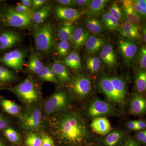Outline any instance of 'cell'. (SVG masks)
<instances>
[{
	"label": "cell",
	"instance_id": "6da1fadb",
	"mask_svg": "<svg viewBox=\"0 0 146 146\" xmlns=\"http://www.w3.org/2000/svg\"><path fill=\"white\" fill-rule=\"evenodd\" d=\"M54 115L51 125L53 133L60 140L81 146L90 139L92 135L90 127L78 112L65 110Z\"/></svg>",
	"mask_w": 146,
	"mask_h": 146
},
{
	"label": "cell",
	"instance_id": "7a4b0ae2",
	"mask_svg": "<svg viewBox=\"0 0 146 146\" xmlns=\"http://www.w3.org/2000/svg\"><path fill=\"white\" fill-rule=\"evenodd\" d=\"M73 98L67 91L61 90L50 97L45 102V112L48 115L65 111L73 101Z\"/></svg>",
	"mask_w": 146,
	"mask_h": 146
},
{
	"label": "cell",
	"instance_id": "3957f363",
	"mask_svg": "<svg viewBox=\"0 0 146 146\" xmlns=\"http://www.w3.org/2000/svg\"><path fill=\"white\" fill-rule=\"evenodd\" d=\"M35 42L36 49L43 53L49 52L53 44L54 30L50 23L39 27L34 33Z\"/></svg>",
	"mask_w": 146,
	"mask_h": 146
},
{
	"label": "cell",
	"instance_id": "277c9868",
	"mask_svg": "<svg viewBox=\"0 0 146 146\" xmlns=\"http://www.w3.org/2000/svg\"><path fill=\"white\" fill-rule=\"evenodd\" d=\"M86 112L88 117L93 119L96 118L116 116L119 113V110L111 103L99 98L94 99L90 102Z\"/></svg>",
	"mask_w": 146,
	"mask_h": 146
},
{
	"label": "cell",
	"instance_id": "5b68a950",
	"mask_svg": "<svg viewBox=\"0 0 146 146\" xmlns=\"http://www.w3.org/2000/svg\"><path fill=\"white\" fill-rule=\"evenodd\" d=\"M14 91L22 100L31 104L36 101L39 98V93L36 86L30 79L26 78L18 84Z\"/></svg>",
	"mask_w": 146,
	"mask_h": 146
},
{
	"label": "cell",
	"instance_id": "8992f818",
	"mask_svg": "<svg viewBox=\"0 0 146 146\" xmlns=\"http://www.w3.org/2000/svg\"><path fill=\"white\" fill-rule=\"evenodd\" d=\"M99 89L110 102L122 106L125 103L116 91L110 79L109 76H102L99 80Z\"/></svg>",
	"mask_w": 146,
	"mask_h": 146
},
{
	"label": "cell",
	"instance_id": "52a82bcc",
	"mask_svg": "<svg viewBox=\"0 0 146 146\" xmlns=\"http://www.w3.org/2000/svg\"><path fill=\"white\" fill-rule=\"evenodd\" d=\"M5 23L9 26L19 28H28L31 26L30 17L17 12L13 7H9L5 13Z\"/></svg>",
	"mask_w": 146,
	"mask_h": 146
},
{
	"label": "cell",
	"instance_id": "ba28073f",
	"mask_svg": "<svg viewBox=\"0 0 146 146\" xmlns=\"http://www.w3.org/2000/svg\"><path fill=\"white\" fill-rule=\"evenodd\" d=\"M74 94L80 99L86 98L92 90V82L88 76L84 74L77 76L71 85Z\"/></svg>",
	"mask_w": 146,
	"mask_h": 146
},
{
	"label": "cell",
	"instance_id": "9c48e42d",
	"mask_svg": "<svg viewBox=\"0 0 146 146\" xmlns=\"http://www.w3.org/2000/svg\"><path fill=\"white\" fill-rule=\"evenodd\" d=\"M25 54L22 51L14 50L7 53L2 57L0 58V62L16 70L22 69Z\"/></svg>",
	"mask_w": 146,
	"mask_h": 146
},
{
	"label": "cell",
	"instance_id": "30bf717a",
	"mask_svg": "<svg viewBox=\"0 0 146 146\" xmlns=\"http://www.w3.org/2000/svg\"><path fill=\"white\" fill-rule=\"evenodd\" d=\"M42 122L41 110L35 107L25 114L22 119V123L24 127L29 130L39 129Z\"/></svg>",
	"mask_w": 146,
	"mask_h": 146
},
{
	"label": "cell",
	"instance_id": "8fae6325",
	"mask_svg": "<svg viewBox=\"0 0 146 146\" xmlns=\"http://www.w3.org/2000/svg\"><path fill=\"white\" fill-rule=\"evenodd\" d=\"M119 49L123 58L127 63L131 62L138 52V47L134 42L129 40H121Z\"/></svg>",
	"mask_w": 146,
	"mask_h": 146
},
{
	"label": "cell",
	"instance_id": "7c38bea8",
	"mask_svg": "<svg viewBox=\"0 0 146 146\" xmlns=\"http://www.w3.org/2000/svg\"><path fill=\"white\" fill-rule=\"evenodd\" d=\"M107 41V39L105 36L91 35L84 44L86 52L89 54H95L102 49Z\"/></svg>",
	"mask_w": 146,
	"mask_h": 146
},
{
	"label": "cell",
	"instance_id": "4fadbf2b",
	"mask_svg": "<svg viewBox=\"0 0 146 146\" xmlns=\"http://www.w3.org/2000/svg\"><path fill=\"white\" fill-rule=\"evenodd\" d=\"M99 58L101 61L108 68H115L117 65V55L110 44H106L102 48Z\"/></svg>",
	"mask_w": 146,
	"mask_h": 146
},
{
	"label": "cell",
	"instance_id": "5bb4252c",
	"mask_svg": "<svg viewBox=\"0 0 146 146\" xmlns=\"http://www.w3.org/2000/svg\"><path fill=\"white\" fill-rule=\"evenodd\" d=\"M55 13L58 18L71 23L78 20L82 15L81 11L78 9L63 6L57 7Z\"/></svg>",
	"mask_w": 146,
	"mask_h": 146
},
{
	"label": "cell",
	"instance_id": "9a60e30c",
	"mask_svg": "<svg viewBox=\"0 0 146 146\" xmlns=\"http://www.w3.org/2000/svg\"><path fill=\"white\" fill-rule=\"evenodd\" d=\"M90 127L94 132L102 136L107 135L112 129L109 121L106 117H98L93 119Z\"/></svg>",
	"mask_w": 146,
	"mask_h": 146
},
{
	"label": "cell",
	"instance_id": "2e32d148",
	"mask_svg": "<svg viewBox=\"0 0 146 146\" xmlns=\"http://www.w3.org/2000/svg\"><path fill=\"white\" fill-rule=\"evenodd\" d=\"M146 110V100L142 94H136L132 96L130 101V112L131 115H141Z\"/></svg>",
	"mask_w": 146,
	"mask_h": 146
},
{
	"label": "cell",
	"instance_id": "e0dca14e",
	"mask_svg": "<svg viewBox=\"0 0 146 146\" xmlns=\"http://www.w3.org/2000/svg\"><path fill=\"white\" fill-rule=\"evenodd\" d=\"M125 135V132L123 131H112L104 136L102 143L104 146H121L124 141Z\"/></svg>",
	"mask_w": 146,
	"mask_h": 146
},
{
	"label": "cell",
	"instance_id": "ac0fdd59",
	"mask_svg": "<svg viewBox=\"0 0 146 146\" xmlns=\"http://www.w3.org/2000/svg\"><path fill=\"white\" fill-rule=\"evenodd\" d=\"M91 35V33L86 29L82 27H78L75 29L71 41L75 48H80L84 46L87 39Z\"/></svg>",
	"mask_w": 146,
	"mask_h": 146
},
{
	"label": "cell",
	"instance_id": "d6986e66",
	"mask_svg": "<svg viewBox=\"0 0 146 146\" xmlns=\"http://www.w3.org/2000/svg\"><path fill=\"white\" fill-rule=\"evenodd\" d=\"M123 6L126 20L138 26L142 22V18L134 10L132 1H123Z\"/></svg>",
	"mask_w": 146,
	"mask_h": 146
},
{
	"label": "cell",
	"instance_id": "ffe728a7",
	"mask_svg": "<svg viewBox=\"0 0 146 146\" xmlns=\"http://www.w3.org/2000/svg\"><path fill=\"white\" fill-rule=\"evenodd\" d=\"M20 35L13 31L4 32L0 35V50L9 48L20 41Z\"/></svg>",
	"mask_w": 146,
	"mask_h": 146
},
{
	"label": "cell",
	"instance_id": "44dd1931",
	"mask_svg": "<svg viewBox=\"0 0 146 146\" xmlns=\"http://www.w3.org/2000/svg\"><path fill=\"white\" fill-rule=\"evenodd\" d=\"M121 32L123 36L131 40H138L141 38L138 26L127 20L123 23Z\"/></svg>",
	"mask_w": 146,
	"mask_h": 146
},
{
	"label": "cell",
	"instance_id": "7402d4cb",
	"mask_svg": "<svg viewBox=\"0 0 146 146\" xmlns=\"http://www.w3.org/2000/svg\"><path fill=\"white\" fill-rule=\"evenodd\" d=\"M52 68L58 80L63 83H68L71 82L72 79L70 74L63 63L59 61H55L53 64Z\"/></svg>",
	"mask_w": 146,
	"mask_h": 146
},
{
	"label": "cell",
	"instance_id": "603a6c76",
	"mask_svg": "<svg viewBox=\"0 0 146 146\" xmlns=\"http://www.w3.org/2000/svg\"><path fill=\"white\" fill-rule=\"evenodd\" d=\"M101 20L105 27L110 30L121 32V27L119 21L113 18L109 11H104L101 14Z\"/></svg>",
	"mask_w": 146,
	"mask_h": 146
},
{
	"label": "cell",
	"instance_id": "cb8c5ba5",
	"mask_svg": "<svg viewBox=\"0 0 146 146\" xmlns=\"http://www.w3.org/2000/svg\"><path fill=\"white\" fill-rule=\"evenodd\" d=\"M64 63L74 70H80L82 67L81 59L78 53L73 51L67 55V57L62 61Z\"/></svg>",
	"mask_w": 146,
	"mask_h": 146
},
{
	"label": "cell",
	"instance_id": "d4e9b609",
	"mask_svg": "<svg viewBox=\"0 0 146 146\" xmlns=\"http://www.w3.org/2000/svg\"><path fill=\"white\" fill-rule=\"evenodd\" d=\"M75 27L72 25V23L67 22L59 29L58 32V38L63 42L71 41Z\"/></svg>",
	"mask_w": 146,
	"mask_h": 146
},
{
	"label": "cell",
	"instance_id": "484cf974",
	"mask_svg": "<svg viewBox=\"0 0 146 146\" xmlns=\"http://www.w3.org/2000/svg\"><path fill=\"white\" fill-rule=\"evenodd\" d=\"M109 1L107 0H93L91 1L89 6L88 12L93 16H98L104 12L105 7Z\"/></svg>",
	"mask_w": 146,
	"mask_h": 146
},
{
	"label": "cell",
	"instance_id": "4316f807",
	"mask_svg": "<svg viewBox=\"0 0 146 146\" xmlns=\"http://www.w3.org/2000/svg\"><path fill=\"white\" fill-rule=\"evenodd\" d=\"M0 104L4 110L9 115L13 116L17 115L21 112L20 106L16 103L9 100L2 99L0 100Z\"/></svg>",
	"mask_w": 146,
	"mask_h": 146
},
{
	"label": "cell",
	"instance_id": "83f0119b",
	"mask_svg": "<svg viewBox=\"0 0 146 146\" xmlns=\"http://www.w3.org/2000/svg\"><path fill=\"white\" fill-rule=\"evenodd\" d=\"M109 77L116 91L122 98L125 101L127 87L125 82L122 78L119 77L109 76Z\"/></svg>",
	"mask_w": 146,
	"mask_h": 146
},
{
	"label": "cell",
	"instance_id": "f1b7e54d",
	"mask_svg": "<svg viewBox=\"0 0 146 146\" xmlns=\"http://www.w3.org/2000/svg\"><path fill=\"white\" fill-rule=\"evenodd\" d=\"M135 84L136 89L139 94H142L146 91V70H139L135 76Z\"/></svg>",
	"mask_w": 146,
	"mask_h": 146
},
{
	"label": "cell",
	"instance_id": "f546056e",
	"mask_svg": "<svg viewBox=\"0 0 146 146\" xmlns=\"http://www.w3.org/2000/svg\"><path fill=\"white\" fill-rule=\"evenodd\" d=\"M85 26L87 30L94 34H100L104 31L102 25L96 18H89L86 21Z\"/></svg>",
	"mask_w": 146,
	"mask_h": 146
},
{
	"label": "cell",
	"instance_id": "4dcf8cb0",
	"mask_svg": "<svg viewBox=\"0 0 146 146\" xmlns=\"http://www.w3.org/2000/svg\"><path fill=\"white\" fill-rule=\"evenodd\" d=\"M86 68L91 74L98 73L101 68V61L98 56L89 58L86 61Z\"/></svg>",
	"mask_w": 146,
	"mask_h": 146
},
{
	"label": "cell",
	"instance_id": "1f68e13d",
	"mask_svg": "<svg viewBox=\"0 0 146 146\" xmlns=\"http://www.w3.org/2000/svg\"><path fill=\"white\" fill-rule=\"evenodd\" d=\"M50 9V7L47 6L44 7L43 8L34 12L32 18L34 23L36 24L43 23L49 16Z\"/></svg>",
	"mask_w": 146,
	"mask_h": 146
},
{
	"label": "cell",
	"instance_id": "d6a6232c",
	"mask_svg": "<svg viewBox=\"0 0 146 146\" xmlns=\"http://www.w3.org/2000/svg\"><path fill=\"white\" fill-rule=\"evenodd\" d=\"M109 12L111 16L118 21L122 19V13L120 7L116 3H112L109 8Z\"/></svg>",
	"mask_w": 146,
	"mask_h": 146
},
{
	"label": "cell",
	"instance_id": "836d02e7",
	"mask_svg": "<svg viewBox=\"0 0 146 146\" xmlns=\"http://www.w3.org/2000/svg\"><path fill=\"white\" fill-rule=\"evenodd\" d=\"M25 143L27 146H41V138L36 133H30L26 138Z\"/></svg>",
	"mask_w": 146,
	"mask_h": 146
},
{
	"label": "cell",
	"instance_id": "e575fe53",
	"mask_svg": "<svg viewBox=\"0 0 146 146\" xmlns=\"http://www.w3.org/2000/svg\"><path fill=\"white\" fill-rule=\"evenodd\" d=\"M138 64L141 70H146V48L143 46L138 52Z\"/></svg>",
	"mask_w": 146,
	"mask_h": 146
},
{
	"label": "cell",
	"instance_id": "d590c367",
	"mask_svg": "<svg viewBox=\"0 0 146 146\" xmlns=\"http://www.w3.org/2000/svg\"><path fill=\"white\" fill-rule=\"evenodd\" d=\"M5 136L11 142L18 143L20 141V137L18 132L11 128H7L4 131Z\"/></svg>",
	"mask_w": 146,
	"mask_h": 146
},
{
	"label": "cell",
	"instance_id": "8d00e7d4",
	"mask_svg": "<svg viewBox=\"0 0 146 146\" xmlns=\"http://www.w3.org/2000/svg\"><path fill=\"white\" fill-rule=\"evenodd\" d=\"M70 48V45L69 42L61 41L58 45V54L60 56H65L68 55Z\"/></svg>",
	"mask_w": 146,
	"mask_h": 146
},
{
	"label": "cell",
	"instance_id": "74e56055",
	"mask_svg": "<svg viewBox=\"0 0 146 146\" xmlns=\"http://www.w3.org/2000/svg\"><path fill=\"white\" fill-rule=\"evenodd\" d=\"M28 65L36 67L39 70L44 66L40 58L34 53H33L31 56Z\"/></svg>",
	"mask_w": 146,
	"mask_h": 146
},
{
	"label": "cell",
	"instance_id": "f35d334b",
	"mask_svg": "<svg viewBox=\"0 0 146 146\" xmlns=\"http://www.w3.org/2000/svg\"><path fill=\"white\" fill-rule=\"evenodd\" d=\"M14 9L17 12L28 16L32 19L33 16L34 12L32 11L30 8L26 7L21 4L16 6Z\"/></svg>",
	"mask_w": 146,
	"mask_h": 146
},
{
	"label": "cell",
	"instance_id": "ab89813d",
	"mask_svg": "<svg viewBox=\"0 0 146 146\" xmlns=\"http://www.w3.org/2000/svg\"><path fill=\"white\" fill-rule=\"evenodd\" d=\"M41 146H55L52 138L48 134L41 133Z\"/></svg>",
	"mask_w": 146,
	"mask_h": 146
},
{
	"label": "cell",
	"instance_id": "60d3db41",
	"mask_svg": "<svg viewBox=\"0 0 146 146\" xmlns=\"http://www.w3.org/2000/svg\"><path fill=\"white\" fill-rule=\"evenodd\" d=\"M49 70V68L47 66H43L40 69L39 73L37 74L39 78L44 81L50 82Z\"/></svg>",
	"mask_w": 146,
	"mask_h": 146
},
{
	"label": "cell",
	"instance_id": "b9f144b4",
	"mask_svg": "<svg viewBox=\"0 0 146 146\" xmlns=\"http://www.w3.org/2000/svg\"><path fill=\"white\" fill-rule=\"evenodd\" d=\"M46 1V0H33L32 1L31 8L33 11L42 7L44 5Z\"/></svg>",
	"mask_w": 146,
	"mask_h": 146
},
{
	"label": "cell",
	"instance_id": "7bdbcfd3",
	"mask_svg": "<svg viewBox=\"0 0 146 146\" xmlns=\"http://www.w3.org/2000/svg\"><path fill=\"white\" fill-rule=\"evenodd\" d=\"M56 1L65 7H70L76 5L75 2L73 0H58Z\"/></svg>",
	"mask_w": 146,
	"mask_h": 146
},
{
	"label": "cell",
	"instance_id": "ee69618b",
	"mask_svg": "<svg viewBox=\"0 0 146 146\" xmlns=\"http://www.w3.org/2000/svg\"><path fill=\"white\" fill-rule=\"evenodd\" d=\"M137 141L138 142H141L143 144L146 143V130H142L140 132H138L136 135Z\"/></svg>",
	"mask_w": 146,
	"mask_h": 146
},
{
	"label": "cell",
	"instance_id": "f6af8a7d",
	"mask_svg": "<svg viewBox=\"0 0 146 146\" xmlns=\"http://www.w3.org/2000/svg\"><path fill=\"white\" fill-rule=\"evenodd\" d=\"M49 77L50 82L56 84L59 83V80L52 68H49Z\"/></svg>",
	"mask_w": 146,
	"mask_h": 146
},
{
	"label": "cell",
	"instance_id": "bcb514c9",
	"mask_svg": "<svg viewBox=\"0 0 146 146\" xmlns=\"http://www.w3.org/2000/svg\"><path fill=\"white\" fill-rule=\"evenodd\" d=\"M122 146H141V145L136 139L129 138L125 142Z\"/></svg>",
	"mask_w": 146,
	"mask_h": 146
},
{
	"label": "cell",
	"instance_id": "7dc6e473",
	"mask_svg": "<svg viewBox=\"0 0 146 146\" xmlns=\"http://www.w3.org/2000/svg\"><path fill=\"white\" fill-rule=\"evenodd\" d=\"M9 122L5 117L0 114V130L5 129L8 125Z\"/></svg>",
	"mask_w": 146,
	"mask_h": 146
},
{
	"label": "cell",
	"instance_id": "c3c4849f",
	"mask_svg": "<svg viewBox=\"0 0 146 146\" xmlns=\"http://www.w3.org/2000/svg\"><path fill=\"white\" fill-rule=\"evenodd\" d=\"M76 5L80 7H88L90 4L91 3V1L90 0H76L75 1Z\"/></svg>",
	"mask_w": 146,
	"mask_h": 146
},
{
	"label": "cell",
	"instance_id": "681fc988",
	"mask_svg": "<svg viewBox=\"0 0 146 146\" xmlns=\"http://www.w3.org/2000/svg\"><path fill=\"white\" fill-rule=\"evenodd\" d=\"M0 71L6 76L15 78V76H14L13 72L9 70L7 68L3 67V66H0Z\"/></svg>",
	"mask_w": 146,
	"mask_h": 146
},
{
	"label": "cell",
	"instance_id": "f907efd6",
	"mask_svg": "<svg viewBox=\"0 0 146 146\" xmlns=\"http://www.w3.org/2000/svg\"><path fill=\"white\" fill-rule=\"evenodd\" d=\"M128 129L132 130H138V128L136 124V121H131L128 122L126 124Z\"/></svg>",
	"mask_w": 146,
	"mask_h": 146
},
{
	"label": "cell",
	"instance_id": "816d5d0a",
	"mask_svg": "<svg viewBox=\"0 0 146 146\" xmlns=\"http://www.w3.org/2000/svg\"><path fill=\"white\" fill-rule=\"evenodd\" d=\"M15 78L5 75L0 71V82H8L13 80Z\"/></svg>",
	"mask_w": 146,
	"mask_h": 146
},
{
	"label": "cell",
	"instance_id": "f5cc1de1",
	"mask_svg": "<svg viewBox=\"0 0 146 146\" xmlns=\"http://www.w3.org/2000/svg\"><path fill=\"white\" fill-rule=\"evenodd\" d=\"M136 124L138 128V130H144L146 127V123L145 121H136Z\"/></svg>",
	"mask_w": 146,
	"mask_h": 146
},
{
	"label": "cell",
	"instance_id": "db71d44e",
	"mask_svg": "<svg viewBox=\"0 0 146 146\" xmlns=\"http://www.w3.org/2000/svg\"><path fill=\"white\" fill-rule=\"evenodd\" d=\"M21 4L23 5L24 6L29 8L31 7L32 1L30 0H22L21 1Z\"/></svg>",
	"mask_w": 146,
	"mask_h": 146
},
{
	"label": "cell",
	"instance_id": "11a10c76",
	"mask_svg": "<svg viewBox=\"0 0 146 146\" xmlns=\"http://www.w3.org/2000/svg\"><path fill=\"white\" fill-rule=\"evenodd\" d=\"M143 40L144 42H146V27H144L143 29Z\"/></svg>",
	"mask_w": 146,
	"mask_h": 146
},
{
	"label": "cell",
	"instance_id": "9f6ffc18",
	"mask_svg": "<svg viewBox=\"0 0 146 146\" xmlns=\"http://www.w3.org/2000/svg\"><path fill=\"white\" fill-rule=\"evenodd\" d=\"M0 146H6L5 144L2 141L0 140Z\"/></svg>",
	"mask_w": 146,
	"mask_h": 146
}]
</instances>
